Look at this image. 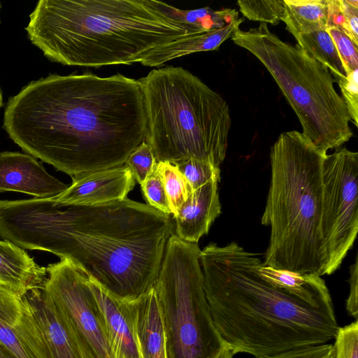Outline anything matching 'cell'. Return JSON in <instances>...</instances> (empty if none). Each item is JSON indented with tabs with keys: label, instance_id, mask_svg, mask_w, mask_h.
Wrapping results in <instances>:
<instances>
[{
	"label": "cell",
	"instance_id": "obj_27",
	"mask_svg": "<svg viewBox=\"0 0 358 358\" xmlns=\"http://www.w3.org/2000/svg\"><path fill=\"white\" fill-rule=\"evenodd\" d=\"M331 36L344 66L346 76L358 69V50L355 42L340 28L330 27L326 30Z\"/></svg>",
	"mask_w": 358,
	"mask_h": 358
},
{
	"label": "cell",
	"instance_id": "obj_8",
	"mask_svg": "<svg viewBox=\"0 0 358 358\" xmlns=\"http://www.w3.org/2000/svg\"><path fill=\"white\" fill-rule=\"evenodd\" d=\"M198 243L169 238L154 286L162 310L168 358H217L224 343L206 297Z\"/></svg>",
	"mask_w": 358,
	"mask_h": 358
},
{
	"label": "cell",
	"instance_id": "obj_24",
	"mask_svg": "<svg viewBox=\"0 0 358 358\" xmlns=\"http://www.w3.org/2000/svg\"><path fill=\"white\" fill-rule=\"evenodd\" d=\"M237 4L243 16L250 20L275 25L283 17L284 0H239Z\"/></svg>",
	"mask_w": 358,
	"mask_h": 358
},
{
	"label": "cell",
	"instance_id": "obj_21",
	"mask_svg": "<svg viewBox=\"0 0 358 358\" xmlns=\"http://www.w3.org/2000/svg\"><path fill=\"white\" fill-rule=\"evenodd\" d=\"M296 40L299 46L307 55L328 69L335 82L346 78L336 45L326 30L303 35Z\"/></svg>",
	"mask_w": 358,
	"mask_h": 358
},
{
	"label": "cell",
	"instance_id": "obj_30",
	"mask_svg": "<svg viewBox=\"0 0 358 358\" xmlns=\"http://www.w3.org/2000/svg\"><path fill=\"white\" fill-rule=\"evenodd\" d=\"M358 69H356L346 78L338 80L342 99L347 107L352 122L356 127L358 126Z\"/></svg>",
	"mask_w": 358,
	"mask_h": 358
},
{
	"label": "cell",
	"instance_id": "obj_16",
	"mask_svg": "<svg viewBox=\"0 0 358 358\" xmlns=\"http://www.w3.org/2000/svg\"><path fill=\"white\" fill-rule=\"evenodd\" d=\"M133 327L142 358H168L162 310L157 292L129 301Z\"/></svg>",
	"mask_w": 358,
	"mask_h": 358
},
{
	"label": "cell",
	"instance_id": "obj_10",
	"mask_svg": "<svg viewBox=\"0 0 358 358\" xmlns=\"http://www.w3.org/2000/svg\"><path fill=\"white\" fill-rule=\"evenodd\" d=\"M42 288L85 358H111L103 319L88 275L67 259L49 264Z\"/></svg>",
	"mask_w": 358,
	"mask_h": 358
},
{
	"label": "cell",
	"instance_id": "obj_29",
	"mask_svg": "<svg viewBox=\"0 0 358 358\" xmlns=\"http://www.w3.org/2000/svg\"><path fill=\"white\" fill-rule=\"evenodd\" d=\"M141 187L148 205L165 214H171L164 187L156 167L154 172L141 184Z\"/></svg>",
	"mask_w": 358,
	"mask_h": 358
},
{
	"label": "cell",
	"instance_id": "obj_19",
	"mask_svg": "<svg viewBox=\"0 0 358 358\" xmlns=\"http://www.w3.org/2000/svg\"><path fill=\"white\" fill-rule=\"evenodd\" d=\"M243 21L242 18H238L222 27L184 36L158 46L147 54L140 63L146 66L157 67L189 54L217 50L224 41L231 38Z\"/></svg>",
	"mask_w": 358,
	"mask_h": 358
},
{
	"label": "cell",
	"instance_id": "obj_11",
	"mask_svg": "<svg viewBox=\"0 0 358 358\" xmlns=\"http://www.w3.org/2000/svg\"><path fill=\"white\" fill-rule=\"evenodd\" d=\"M0 344L15 358H52L25 297L1 282Z\"/></svg>",
	"mask_w": 358,
	"mask_h": 358
},
{
	"label": "cell",
	"instance_id": "obj_22",
	"mask_svg": "<svg viewBox=\"0 0 358 358\" xmlns=\"http://www.w3.org/2000/svg\"><path fill=\"white\" fill-rule=\"evenodd\" d=\"M173 10L180 21L199 33L222 27L238 19V11L232 8H225L215 10L206 7L194 10H181L173 6Z\"/></svg>",
	"mask_w": 358,
	"mask_h": 358
},
{
	"label": "cell",
	"instance_id": "obj_23",
	"mask_svg": "<svg viewBox=\"0 0 358 358\" xmlns=\"http://www.w3.org/2000/svg\"><path fill=\"white\" fill-rule=\"evenodd\" d=\"M156 170L163 182L173 217L192 190L177 165L166 161L157 162Z\"/></svg>",
	"mask_w": 358,
	"mask_h": 358
},
{
	"label": "cell",
	"instance_id": "obj_9",
	"mask_svg": "<svg viewBox=\"0 0 358 358\" xmlns=\"http://www.w3.org/2000/svg\"><path fill=\"white\" fill-rule=\"evenodd\" d=\"M322 229L327 262L324 275L341 265L358 231V153L339 148L322 166Z\"/></svg>",
	"mask_w": 358,
	"mask_h": 358
},
{
	"label": "cell",
	"instance_id": "obj_13",
	"mask_svg": "<svg viewBox=\"0 0 358 358\" xmlns=\"http://www.w3.org/2000/svg\"><path fill=\"white\" fill-rule=\"evenodd\" d=\"M68 186L48 173L41 163L29 154L0 152V193L11 191L34 198H50Z\"/></svg>",
	"mask_w": 358,
	"mask_h": 358
},
{
	"label": "cell",
	"instance_id": "obj_3",
	"mask_svg": "<svg viewBox=\"0 0 358 358\" xmlns=\"http://www.w3.org/2000/svg\"><path fill=\"white\" fill-rule=\"evenodd\" d=\"M262 262L236 242L211 243L199 254L214 325L234 355L264 357L334 339L340 327L324 279L276 287L259 275Z\"/></svg>",
	"mask_w": 358,
	"mask_h": 358
},
{
	"label": "cell",
	"instance_id": "obj_17",
	"mask_svg": "<svg viewBox=\"0 0 358 358\" xmlns=\"http://www.w3.org/2000/svg\"><path fill=\"white\" fill-rule=\"evenodd\" d=\"M36 318L52 358H85L42 287L23 295Z\"/></svg>",
	"mask_w": 358,
	"mask_h": 358
},
{
	"label": "cell",
	"instance_id": "obj_34",
	"mask_svg": "<svg viewBox=\"0 0 358 358\" xmlns=\"http://www.w3.org/2000/svg\"><path fill=\"white\" fill-rule=\"evenodd\" d=\"M234 355L231 350L224 344L217 358H234Z\"/></svg>",
	"mask_w": 358,
	"mask_h": 358
},
{
	"label": "cell",
	"instance_id": "obj_2",
	"mask_svg": "<svg viewBox=\"0 0 358 358\" xmlns=\"http://www.w3.org/2000/svg\"><path fill=\"white\" fill-rule=\"evenodd\" d=\"M174 232L171 215L127 198L94 206L29 199L16 223L20 248L67 259L126 301L154 287Z\"/></svg>",
	"mask_w": 358,
	"mask_h": 358
},
{
	"label": "cell",
	"instance_id": "obj_6",
	"mask_svg": "<svg viewBox=\"0 0 358 358\" xmlns=\"http://www.w3.org/2000/svg\"><path fill=\"white\" fill-rule=\"evenodd\" d=\"M138 80L147 113L145 142L157 162L196 158L220 167L231 124L227 101L180 66L152 69Z\"/></svg>",
	"mask_w": 358,
	"mask_h": 358
},
{
	"label": "cell",
	"instance_id": "obj_20",
	"mask_svg": "<svg viewBox=\"0 0 358 358\" xmlns=\"http://www.w3.org/2000/svg\"><path fill=\"white\" fill-rule=\"evenodd\" d=\"M330 0H284L282 21L295 38L329 27Z\"/></svg>",
	"mask_w": 358,
	"mask_h": 358
},
{
	"label": "cell",
	"instance_id": "obj_31",
	"mask_svg": "<svg viewBox=\"0 0 358 358\" xmlns=\"http://www.w3.org/2000/svg\"><path fill=\"white\" fill-rule=\"evenodd\" d=\"M340 29L358 45V1L339 0Z\"/></svg>",
	"mask_w": 358,
	"mask_h": 358
},
{
	"label": "cell",
	"instance_id": "obj_36",
	"mask_svg": "<svg viewBox=\"0 0 358 358\" xmlns=\"http://www.w3.org/2000/svg\"><path fill=\"white\" fill-rule=\"evenodd\" d=\"M2 105H3V96H2V92H1V90L0 87V108L2 106Z\"/></svg>",
	"mask_w": 358,
	"mask_h": 358
},
{
	"label": "cell",
	"instance_id": "obj_7",
	"mask_svg": "<svg viewBox=\"0 0 358 358\" xmlns=\"http://www.w3.org/2000/svg\"><path fill=\"white\" fill-rule=\"evenodd\" d=\"M233 42L251 52L268 70L296 113L301 132L322 152L338 149L352 136L350 115L328 69L271 32L268 25L243 31Z\"/></svg>",
	"mask_w": 358,
	"mask_h": 358
},
{
	"label": "cell",
	"instance_id": "obj_28",
	"mask_svg": "<svg viewBox=\"0 0 358 358\" xmlns=\"http://www.w3.org/2000/svg\"><path fill=\"white\" fill-rule=\"evenodd\" d=\"M334 358H358V322L339 327L333 344Z\"/></svg>",
	"mask_w": 358,
	"mask_h": 358
},
{
	"label": "cell",
	"instance_id": "obj_35",
	"mask_svg": "<svg viewBox=\"0 0 358 358\" xmlns=\"http://www.w3.org/2000/svg\"><path fill=\"white\" fill-rule=\"evenodd\" d=\"M0 358H15L8 350L0 344Z\"/></svg>",
	"mask_w": 358,
	"mask_h": 358
},
{
	"label": "cell",
	"instance_id": "obj_1",
	"mask_svg": "<svg viewBox=\"0 0 358 358\" xmlns=\"http://www.w3.org/2000/svg\"><path fill=\"white\" fill-rule=\"evenodd\" d=\"M3 128L24 152L71 178L124 164L148 134L138 80L50 74L10 98Z\"/></svg>",
	"mask_w": 358,
	"mask_h": 358
},
{
	"label": "cell",
	"instance_id": "obj_37",
	"mask_svg": "<svg viewBox=\"0 0 358 358\" xmlns=\"http://www.w3.org/2000/svg\"><path fill=\"white\" fill-rule=\"evenodd\" d=\"M1 2H0V10H1Z\"/></svg>",
	"mask_w": 358,
	"mask_h": 358
},
{
	"label": "cell",
	"instance_id": "obj_15",
	"mask_svg": "<svg viewBox=\"0 0 358 358\" xmlns=\"http://www.w3.org/2000/svg\"><path fill=\"white\" fill-rule=\"evenodd\" d=\"M220 179L213 180L191 192L173 217L174 234L180 239L198 243L221 213Z\"/></svg>",
	"mask_w": 358,
	"mask_h": 358
},
{
	"label": "cell",
	"instance_id": "obj_5",
	"mask_svg": "<svg viewBox=\"0 0 358 358\" xmlns=\"http://www.w3.org/2000/svg\"><path fill=\"white\" fill-rule=\"evenodd\" d=\"M322 152L301 132L280 134L271 148V182L261 223L270 227L263 264L300 274L324 275Z\"/></svg>",
	"mask_w": 358,
	"mask_h": 358
},
{
	"label": "cell",
	"instance_id": "obj_12",
	"mask_svg": "<svg viewBox=\"0 0 358 358\" xmlns=\"http://www.w3.org/2000/svg\"><path fill=\"white\" fill-rule=\"evenodd\" d=\"M135 186V180L123 164L72 178V183L54 199L60 203L94 206L124 200Z\"/></svg>",
	"mask_w": 358,
	"mask_h": 358
},
{
	"label": "cell",
	"instance_id": "obj_14",
	"mask_svg": "<svg viewBox=\"0 0 358 358\" xmlns=\"http://www.w3.org/2000/svg\"><path fill=\"white\" fill-rule=\"evenodd\" d=\"M87 282L102 314L111 358H142L129 301L113 296L89 277Z\"/></svg>",
	"mask_w": 358,
	"mask_h": 358
},
{
	"label": "cell",
	"instance_id": "obj_25",
	"mask_svg": "<svg viewBox=\"0 0 358 358\" xmlns=\"http://www.w3.org/2000/svg\"><path fill=\"white\" fill-rule=\"evenodd\" d=\"M176 165L187 180L192 191L213 180L220 179V167L208 161L187 158Z\"/></svg>",
	"mask_w": 358,
	"mask_h": 358
},
{
	"label": "cell",
	"instance_id": "obj_4",
	"mask_svg": "<svg viewBox=\"0 0 358 358\" xmlns=\"http://www.w3.org/2000/svg\"><path fill=\"white\" fill-rule=\"evenodd\" d=\"M155 0H40L25 28L50 60L98 68L131 64L154 48L199 34Z\"/></svg>",
	"mask_w": 358,
	"mask_h": 358
},
{
	"label": "cell",
	"instance_id": "obj_32",
	"mask_svg": "<svg viewBox=\"0 0 358 358\" xmlns=\"http://www.w3.org/2000/svg\"><path fill=\"white\" fill-rule=\"evenodd\" d=\"M334 346L331 343L299 348L272 355L253 358H334Z\"/></svg>",
	"mask_w": 358,
	"mask_h": 358
},
{
	"label": "cell",
	"instance_id": "obj_26",
	"mask_svg": "<svg viewBox=\"0 0 358 358\" xmlns=\"http://www.w3.org/2000/svg\"><path fill=\"white\" fill-rule=\"evenodd\" d=\"M124 164L130 170L135 181L142 184L154 172L157 165L151 145L143 142L129 155Z\"/></svg>",
	"mask_w": 358,
	"mask_h": 358
},
{
	"label": "cell",
	"instance_id": "obj_18",
	"mask_svg": "<svg viewBox=\"0 0 358 358\" xmlns=\"http://www.w3.org/2000/svg\"><path fill=\"white\" fill-rule=\"evenodd\" d=\"M46 267L37 264L24 249L7 240L0 241V282L22 296L42 287Z\"/></svg>",
	"mask_w": 358,
	"mask_h": 358
},
{
	"label": "cell",
	"instance_id": "obj_33",
	"mask_svg": "<svg viewBox=\"0 0 358 358\" xmlns=\"http://www.w3.org/2000/svg\"><path fill=\"white\" fill-rule=\"evenodd\" d=\"M350 285V292L346 300V310L348 314L355 320L358 319V259L350 267V278L348 280Z\"/></svg>",
	"mask_w": 358,
	"mask_h": 358
}]
</instances>
